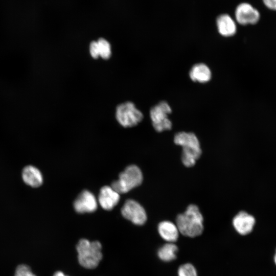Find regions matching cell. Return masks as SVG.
I'll return each instance as SVG.
<instances>
[{"instance_id":"8fae6325","label":"cell","mask_w":276,"mask_h":276,"mask_svg":"<svg viewBox=\"0 0 276 276\" xmlns=\"http://www.w3.org/2000/svg\"><path fill=\"white\" fill-rule=\"evenodd\" d=\"M120 198V194L111 186H105L100 189L98 201L104 210L110 211L118 203Z\"/></svg>"},{"instance_id":"9a60e30c","label":"cell","mask_w":276,"mask_h":276,"mask_svg":"<svg viewBox=\"0 0 276 276\" xmlns=\"http://www.w3.org/2000/svg\"><path fill=\"white\" fill-rule=\"evenodd\" d=\"M189 76L193 81L204 83L210 80L212 73L205 64L199 63L192 67L189 72Z\"/></svg>"},{"instance_id":"3957f363","label":"cell","mask_w":276,"mask_h":276,"mask_svg":"<svg viewBox=\"0 0 276 276\" xmlns=\"http://www.w3.org/2000/svg\"><path fill=\"white\" fill-rule=\"evenodd\" d=\"M79 264L84 268H96L102 259V245L98 241L81 239L76 245Z\"/></svg>"},{"instance_id":"8992f818","label":"cell","mask_w":276,"mask_h":276,"mask_svg":"<svg viewBox=\"0 0 276 276\" xmlns=\"http://www.w3.org/2000/svg\"><path fill=\"white\" fill-rule=\"evenodd\" d=\"M172 112L169 104L165 101L159 102L150 110V117L154 129L159 132L170 130L172 126L168 115Z\"/></svg>"},{"instance_id":"277c9868","label":"cell","mask_w":276,"mask_h":276,"mask_svg":"<svg viewBox=\"0 0 276 276\" xmlns=\"http://www.w3.org/2000/svg\"><path fill=\"white\" fill-rule=\"evenodd\" d=\"M143 180L141 169L136 165H129L120 173L119 179L113 181L111 187L120 194H124L139 186Z\"/></svg>"},{"instance_id":"ac0fdd59","label":"cell","mask_w":276,"mask_h":276,"mask_svg":"<svg viewBox=\"0 0 276 276\" xmlns=\"http://www.w3.org/2000/svg\"><path fill=\"white\" fill-rule=\"evenodd\" d=\"M178 276H198L195 267L191 263H187L181 265L177 270Z\"/></svg>"},{"instance_id":"ba28073f","label":"cell","mask_w":276,"mask_h":276,"mask_svg":"<svg viewBox=\"0 0 276 276\" xmlns=\"http://www.w3.org/2000/svg\"><path fill=\"white\" fill-rule=\"evenodd\" d=\"M260 13L250 4L243 3L239 4L235 10V18L240 25L256 24L260 19Z\"/></svg>"},{"instance_id":"2e32d148","label":"cell","mask_w":276,"mask_h":276,"mask_svg":"<svg viewBox=\"0 0 276 276\" xmlns=\"http://www.w3.org/2000/svg\"><path fill=\"white\" fill-rule=\"evenodd\" d=\"M178 247L174 243H166L157 251L159 259L166 262L174 260L177 257Z\"/></svg>"},{"instance_id":"5bb4252c","label":"cell","mask_w":276,"mask_h":276,"mask_svg":"<svg viewBox=\"0 0 276 276\" xmlns=\"http://www.w3.org/2000/svg\"><path fill=\"white\" fill-rule=\"evenodd\" d=\"M216 25L218 32L223 36H232L236 33V23L228 14H223L218 16L216 19Z\"/></svg>"},{"instance_id":"7c38bea8","label":"cell","mask_w":276,"mask_h":276,"mask_svg":"<svg viewBox=\"0 0 276 276\" xmlns=\"http://www.w3.org/2000/svg\"><path fill=\"white\" fill-rule=\"evenodd\" d=\"M157 231L160 237L167 243H175L180 234L176 224L168 220L159 222Z\"/></svg>"},{"instance_id":"44dd1931","label":"cell","mask_w":276,"mask_h":276,"mask_svg":"<svg viewBox=\"0 0 276 276\" xmlns=\"http://www.w3.org/2000/svg\"><path fill=\"white\" fill-rule=\"evenodd\" d=\"M53 276H68V275H66L61 271H57L54 273Z\"/></svg>"},{"instance_id":"ffe728a7","label":"cell","mask_w":276,"mask_h":276,"mask_svg":"<svg viewBox=\"0 0 276 276\" xmlns=\"http://www.w3.org/2000/svg\"><path fill=\"white\" fill-rule=\"evenodd\" d=\"M263 1L268 8L276 11V0H263Z\"/></svg>"},{"instance_id":"30bf717a","label":"cell","mask_w":276,"mask_h":276,"mask_svg":"<svg viewBox=\"0 0 276 276\" xmlns=\"http://www.w3.org/2000/svg\"><path fill=\"white\" fill-rule=\"evenodd\" d=\"M232 223L237 233L241 235H246L252 231L255 219L251 215L241 211L234 217Z\"/></svg>"},{"instance_id":"52a82bcc","label":"cell","mask_w":276,"mask_h":276,"mask_svg":"<svg viewBox=\"0 0 276 276\" xmlns=\"http://www.w3.org/2000/svg\"><path fill=\"white\" fill-rule=\"evenodd\" d=\"M122 216L137 225H142L147 219L144 208L138 202L133 199H128L121 209Z\"/></svg>"},{"instance_id":"5b68a950","label":"cell","mask_w":276,"mask_h":276,"mask_svg":"<svg viewBox=\"0 0 276 276\" xmlns=\"http://www.w3.org/2000/svg\"><path fill=\"white\" fill-rule=\"evenodd\" d=\"M116 118L124 127H132L137 125L143 119V114L131 102L119 104L116 108Z\"/></svg>"},{"instance_id":"7402d4cb","label":"cell","mask_w":276,"mask_h":276,"mask_svg":"<svg viewBox=\"0 0 276 276\" xmlns=\"http://www.w3.org/2000/svg\"><path fill=\"white\" fill-rule=\"evenodd\" d=\"M274 261L275 264H276V251H275V254L274 257Z\"/></svg>"},{"instance_id":"e0dca14e","label":"cell","mask_w":276,"mask_h":276,"mask_svg":"<svg viewBox=\"0 0 276 276\" xmlns=\"http://www.w3.org/2000/svg\"><path fill=\"white\" fill-rule=\"evenodd\" d=\"M96 42L97 50L99 57L104 59H108L111 55L110 43L105 39L100 38Z\"/></svg>"},{"instance_id":"6da1fadb","label":"cell","mask_w":276,"mask_h":276,"mask_svg":"<svg viewBox=\"0 0 276 276\" xmlns=\"http://www.w3.org/2000/svg\"><path fill=\"white\" fill-rule=\"evenodd\" d=\"M175 224L180 234L190 238L201 235L204 229L203 216L198 207L192 204L177 216Z\"/></svg>"},{"instance_id":"d6986e66","label":"cell","mask_w":276,"mask_h":276,"mask_svg":"<svg viewBox=\"0 0 276 276\" xmlns=\"http://www.w3.org/2000/svg\"><path fill=\"white\" fill-rule=\"evenodd\" d=\"M13 276H37L31 267L26 264H20L15 268Z\"/></svg>"},{"instance_id":"9c48e42d","label":"cell","mask_w":276,"mask_h":276,"mask_svg":"<svg viewBox=\"0 0 276 276\" xmlns=\"http://www.w3.org/2000/svg\"><path fill=\"white\" fill-rule=\"evenodd\" d=\"M98 207L95 195L88 190L81 192L74 202L75 210L78 213H92Z\"/></svg>"},{"instance_id":"4fadbf2b","label":"cell","mask_w":276,"mask_h":276,"mask_svg":"<svg viewBox=\"0 0 276 276\" xmlns=\"http://www.w3.org/2000/svg\"><path fill=\"white\" fill-rule=\"evenodd\" d=\"M24 182L32 188H38L43 183V176L41 171L33 165H27L21 172Z\"/></svg>"},{"instance_id":"7a4b0ae2","label":"cell","mask_w":276,"mask_h":276,"mask_svg":"<svg viewBox=\"0 0 276 276\" xmlns=\"http://www.w3.org/2000/svg\"><path fill=\"white\" fill-rule=\"evenodd\" d=\"M174 143L182 148L181 161L187 167L194 166L202 151L198 139L193 132H179L175 134Z\"/></svg>"}]
</instances>
